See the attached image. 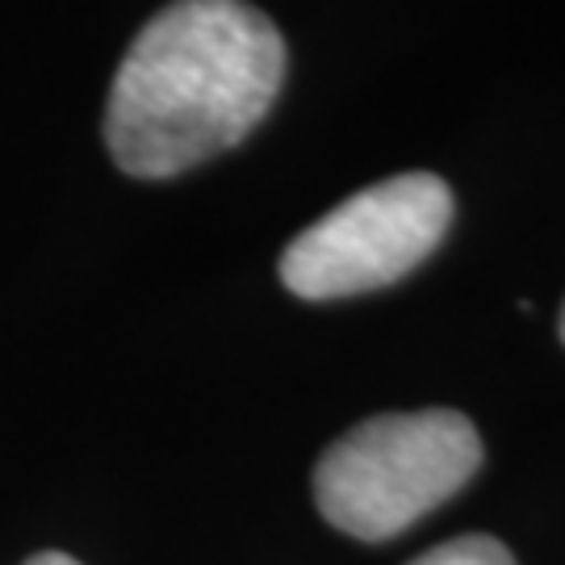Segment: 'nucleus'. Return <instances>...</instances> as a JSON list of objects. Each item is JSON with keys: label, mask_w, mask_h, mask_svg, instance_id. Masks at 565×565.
Listing matches in <instances>:
<instances>
[{"label": "nucleus", "mask_w": 565, "mask_h": 565, "mask_svg": "<svg viewBox=\"0 0 565 565\" xmlns=\"http://www.w3.org/2000/svg\"><path fill=\"white\" fill-rule=\"evenodd\" d=\"M411 565H515V557L494 536H457V541L427 548L424 557H415Z\"/></svg>", "instance_id": "4"}, {"label": "nucleus", "mask_w": 565, "mask_h": 565, "mask_svg": "<svg viewBox=\"0 0 565 565\" xmlns=\"http://www.w3.org/2000/svg\"><path fill=\"white\" fill-rule=\"evenodd\" d=\"M562 343H565V306H562Z\"/></svg>", "instance_id": "6"}, {"label": "nucleus", "mask_w": 565, "mask_h": 565, "mask_svg": "<svg viewBox=\"0 0 565 565\" xmlns=\"http://www.w3.org/2000/svg\"><path fill=\"white\" fill-rule=\"evenodd\" d=\"M285 84V39L247 0H172L121 60L105 142L126 177L168 181L243 142Z\"/></svg>", "instance_id": "1"}, {"label": "nucleus", "mask_w": 565, "mask_h": 565, "mask_svg": "<svg viewBox=\"0 0 565 565\" xmlns=\"http://www.w3.org/2000/svg\"><path fill=\"white\" fill-rule=\"evenodd\" d=\"M482 469V436L461 411L373 415L315 465V503L356 541H390L445 507Z\"/></svg>", "instance_id": "2"}, {"label": "nucleus", "mask_w": 565, "mask_h": 565, "mask_svg": "<svg viewBox=\"0 0 565 565\" xmlns=\"http://www.w3.org/2000/svg\"><path fill=\"white\" fill-rule=\"evenodd\" d=\"M452 189L431 172H403L352 193L285 247L281 281L294 298L335 302L403 281L445 243Z\"/></svg>", "instance_id": "3"}, {"label": "nucleus", "mask_w": 565, "mask_h": 565, "mask_svg": "<svg viewBox=\"0 0 565 565\" xmlns=\"http://www.w3.org/2000/svg\"><path fill=\"white\" fill-rule=\"evenodd\" d=\"M25 565H81V562L67 557V553H39V557H30Z\"/></svg>", "instance_id": "5"}]
</instances>
